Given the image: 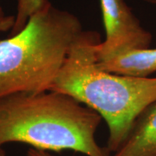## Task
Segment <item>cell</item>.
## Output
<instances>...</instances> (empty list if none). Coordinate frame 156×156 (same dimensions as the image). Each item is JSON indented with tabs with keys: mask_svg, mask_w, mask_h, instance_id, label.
Segmentation results:
<instances>
[{
	"mask_svg": "<svg viewBox=\"0 0 156 156\" xmlns=\"http://www.w3.org/2000/svg\"><path fill=\"white\" fill-rule=\"evenodd\" d=\"M101 120L96 112L64 93L12 94L0 98V147L23 143L45 152L110 156L95 139Z\"/></svg>",
	"mask_w": 156,
	"mask_h": 156,
	"instance_id": "obj_2",
	"label": "cell"
},
{
	"mask_svg": "<svg viewBox=\"0 0 156 156\" xmlns=\"http://www.w3.org/2000/svg\"><path fill=\"white\" fill-rule=\"evenodd\" d=\"M105 39L96 46L97 61L134 50L149 49L152 34L125 0H100Z\"/></svg>",
	"mask_w": 156,
	"mask_h": 156,
	"instance_id": "obj_4",
	"label": "cell"
},
{
	"mask_svg": "<svg viewBox=\"0 0 156 156\" xmlns=\"http://www.w3.org/2000/svg\"><path fill=\"white\" fill-rule=\"evenodd\" d=\"M6 16V14L5 13V11L3 10V8H2V5H1V4H0V19L1 18H3V17H5Z\"/></svg>",
	"mask_w": 156,
	"mask_h": 156,
	"instance_id": "obj_10",
	"label": "cell"
},
{
	"mask_svg": "<svg viewBox=\"0 0 156 156\" xmlns=\"http://www.w3.org/2000/svg\"><path fill=\"white\" fill-rule=\"evenodd\" d=\"M110 156H156V101L140 115L128 138Z\"/></svg>",
	"mask_w": 156,
	"mask_h": 156,
	"instance_id": "obj_5",
	"label": "cell"
},
{
	"mask_svg": "<svg viewBox=\"0 0 156 156\" xmlns=\"http://www.w3.org/2000/svg\"><path fill=\"white\" fill-rule=\"evenodd\" d=\"M146 3H148L150 5H156V0H143Z\"/></svg>",
	"mask_w": 156,
	"mask_h": 156,
	"instance_id": "obj_11",
	"label": "cell"
},
{
	"mask_svg": "<svg viewBox=\"0 0 156 156\" xmlns=\"http://www.w3.org/2000/svg\"><path fill=\"white\" fill-rule=\"evenodd\" d=\"M108 72L135 77H149L156 72V49L134 50L97 61Z\"/></svg>",
	"mask_w": 156,
	"mask_h": 156,
	"instance_id": "obj_6",
	"label": "cell"
},
{
	"mask_svg": "<svg viewBox=\"0 0 156 156\" xmlns=\"http://www.w3.org/2000/svg\"><path fill=\"white\" fill-rule=\"evenodd\" d=\"M26 156H54L49 152H45V151L37 150L34 148H29L27 153H26Z\"/></svg>",
	"mask_w": 156,
	"mask_h": 156,
	"instance_id": "obj_9",
	"label": "cell"
},
{
	"mask_svg": "<svg viewBox=\"0 0 156 156\" xmlns=\"http://www.w3.org/2000/svg\"><path fill=\"white\" fill-rule=\"evenodd\" d=\"M99 32L83 30L50 90L64 93L96 112L107 123V149L116 152L140 115L156 101V77H135L101 69L97 65Z\"/></svg>",
	"mask_w": 156,
	"mask_h": 156,
	"instance_id": "obj_1",
	"label": "cell"
},
{
	"mask_svg": "<svg viewBox=\"0 0 156 156\" xmlns=\"http://www.w3.org/2000/svg\"><path fill=\"white\" fill-rule=\"evenodd\" d=\"M0 156H6L5 151L3 149V147H0Z\"/></svg>",
	"mask_w": 156,
	"mask_h": 156,
	"instance_id": "obj_12",
	"label": "cell"
},
{
	"mask_svg": "<svg viewBox=\"0 0 156 156\" xmlns=\"http://www.w3.org/2000/svg\"><path fill=\"white\" fill-rule=\"evenodd\" d=\"M50 4L49 0H17V13L11 36L18 33L35 13L44 9Z\"/></svg>",
	"mask_w": 156,
	"mask_h": 156,
	"instance_id": "obj_7",
	"label": "cell"
},
{
	"mask_svg": "<svg viewBox=\"0 0 156 156\" xmlns=\"http://www.w3.org/2000/svg\"><path fill=\"white\" fill-rule=\"evenodd\" d=\"M15 23V16L12 15H6L5 17L0 19V32H5L10 30Z\"/></svg>",
	"mask_w": 156,
	"mask_h": 156,
	"instance_id": "obj_8",
	"label": "cell"
},
{
	"mask_svg": "<svg viewBox=\"0 0 156 156\" xmlns=\"http://www.w3.org/2000/svg\"><path fill=\"white\" fill-rule=\"evenodd\" d=\"M83 30L75 14L50 3L18 33L0 40V98L50 90Z\"/></svg>",
	"mask_w": 156,
	"mask_h": 156,
	"instance_id": "obj_3",
	"label": "cell"
}]
</instances>
